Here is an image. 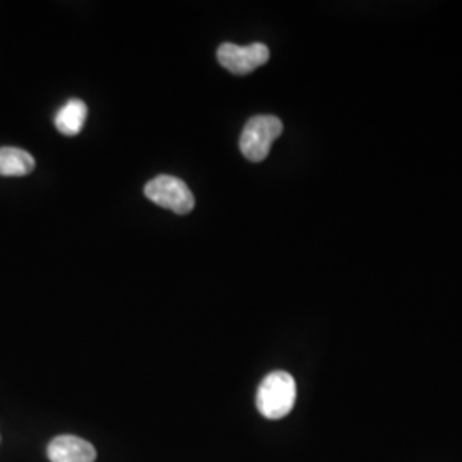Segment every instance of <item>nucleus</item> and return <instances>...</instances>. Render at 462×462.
<instances>
[{
  "mask_svg": "<svg viewBox=\"0 0 462 462\" xmlns=\"http://www.w3.org/2000/svg\"><path fill=\"white\" fill-rule=\"evenodd\" d=\"M297 401V383L288 372H273L265 375L257 389L255 404L267 420H281L293 410Z\"/></svg>",
  "mask_w": 462,
  "mask_h": 462,
  "instance_id": "1",
  "label": "nucleus"
},
{
  "mask_svg": "<svg viewBox=\"0 0 462 462\" xmlns=\"http://www.w3.org/2000/svg\"><path fill=\"white\" fill-rule=\"evenodd\" d=\"M282 133V124L274 116H252L240 137V151L248 162L259 163L267 158L273 143Z\"/></svg>",
  "mask_w": 462,
  "mask_h": 462,
  "instance_id": "2",
  "label": "nucleus"
},
{
  "mask_svg": "<svg viewBox=\"0 0 462 462\" xmlns=\"http://www.w3.org/2000/svg\"><path fill=\"white\" fill-rule=\"evenodd\" d=\"M144 194L151 202L175 215H189L196 206V199L187 183L171 175H160L152 179L144 187Z\"/></svg>",
  "mask_w": 462,
  "mask_h": 462,
  "instance_id": "3",
  "label": "nucleus"
},
{
  "mask_svg": "<svg viewBox=\"0 0 462 462\" xmlns=\"http://www.w3.org/2000/svg\"><path fill=\"white\" fill-rule=\"evenodd\" d=\"M269 57L271 53L264 43H252L247 47L223 43L217 49V62L236 76H245L254 72L255 69L264 66Z\"/></svg>",
  "mask_w": 462,
  "mask_h": 462,
  "instance_id": "4",
  "label": "nucleus"
},
{
  "mask_svg": "<svg viewBox=\"0 0 462 462\" xmlns=\"http://www.w3.org/2000/svg\"><path fill=\"white\" fill-rule=\"evenodd\" d=\"M47 456L50 462H95L97 448L81 437L59 435L47 447Z\"/></svg>",
  "mask_w": 462,
  "mask_h": 462,
  "instance_id": "5",
  "label": "nucleus"
},
{
  "mask_svg": "<svg viewBox=\"0 0 462 462\" xmlns=\"http://www.w3.org/2000/svg\"><path fill=\"white\" fill-rule=\"evenodd\" d=\"M88 118V106L81 99H69L55 116V127L67 137L78 135L83 131Z\"/></svg>",
  "mask_w": 462,
  "mask_h": 462,
  "instance_id": "6",
  "label": "nucleus"
},
{
  "mask_svg": "<svg viewBox=\"0 0 462 462\" xmlns=\"http://www.w3.org/2000/svg\"><path fill=\"white\" fill-rule=\"evenodd\" d=\"M34 158L24 149L0 148V177H24L34 170Z\"/></svg>",
  "mask_w": 462,
  "mask_h": 462,
  "instance_id": "7",
  "label": "nucleus"
}]
</instances>
